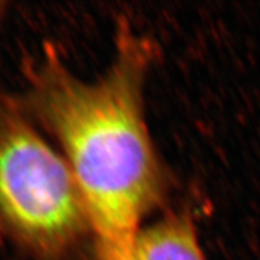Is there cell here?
<instances>
[{
    "mask_svg": "<svg viewBox=\"0 0 260 260\" xmlns=\"http://www.w3.org/2000/svg\"><path fill=\"white\" fill-rule=\"evenodd\" d=\"M147 40L123 28L102 76L84 81L58 58L31 71L29 105L59 145L82 195L98 260H133L136 237L165 191L145 116Z\"/></svg>",
    "mask_w": 260,
    "mask_h": 260,
    "instance_id": "cell-1",
    "label": "cell"
},
{
    "mask_svg": "<svg viewBox=\"0 0 260 260\" xmlns=\"http://www.w3.org/2000/svg\"><path fill=\"white\" fill-rule=\"evenodd\" d=\"M0 223L42 256L63 254L90 230L63 154L10 109L0 110Z\"/></svg>",
    "mask_w": 260,
    "mask_h": 260,
    "instance_id": "cell-2",
    "label": "cell"
},
{
    "mask_svg": "<svg viewBox=\"0 0 260 260\" xmlns=\"http://www.w3.org/2000/svg\"><path fill=\"white\" fill-rule=\"evenodd\" d=\"M133 260H206L191 217L167 214L142 228L136 237Z\"/></svg>",
    "mask_w": 260,
    "mask_h": 260,
    "instance_id": "cell-3",
    "label": "cell"
},
{
    "mask_svg": "<svg viewBox=\"0 0 260 260\" xmlns=\"http://www.w3.org/2000/svg\"><path fill=\"white\" fill-rule=\"evenodd\" d=\"M3 12H4V3L0 2V17H2Z\"/></svg>",
    "mask_w": 260,
    "mask_h": 260,
    "instance_id": "cell-4",
    "label": "cell"
}]
</instances>
